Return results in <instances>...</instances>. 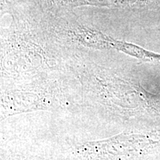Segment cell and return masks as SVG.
<instances>
[{
    "label": "cell",
    "instance_id": "obj_1",
    "mask_svg": "<svg viewBox=\"0 0 160 160\" xmlns=\"http://www.w3.org/2000/svg\"><path fill=\"white\" fill-rule=\"evenodd\" d=\"M59 3L68 5H102L114 7L145 8L160 6V0H57Z\"/></svg>",
    "mask_w": 160,
    "mask_h": 160
}]
</instances>
